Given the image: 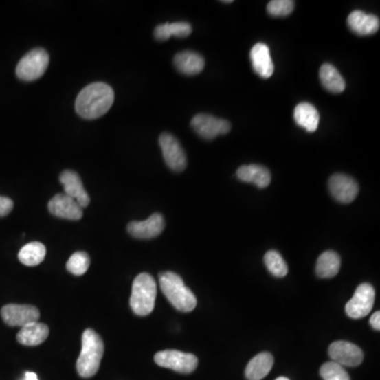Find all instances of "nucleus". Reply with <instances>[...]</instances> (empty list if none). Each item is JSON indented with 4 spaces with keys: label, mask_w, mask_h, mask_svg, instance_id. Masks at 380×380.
<instances>
[{
    "label": "nucleus",
    "mask_w": 380,
    "mask_h": 380,
    "mask_svg": "<svg viewBox=\"0 0 380 380\" xmlns=\"http://www.w3.org/2000/svg\"><path fill=\"white\" fill-rule=\"evenodd\" d=\"M114 102V91L105 82H93L85 87L76 102V110L82 119L94 120L109 111Z\"/></svg>",
    "instance_id": "obj_1"
},
{
    "label": "nucleus",
    "mask_w": 380,
    "mask_h": 380,
    "mask_svg": "<svg viewBox=\"0 0 380 380\" xmlns=\"http://www.w3.org/2000/svg\"><path fill=\"white\" fill-rule=\"evenodd\" d=\"M105 346L100 335L91 328L82 333V350L76 362V370L80 377L90 378L98 373L104 356Z\"/></svg>",
    "instance_id": "obj_2"
},
{
    "label": "nucleus",
    "mask_w": 380,
    "mask_h": 380,
    "mask_svg": "<svg viewBox=\"0 0 380 380\" xmlns=\"http://www.w3.org/2000/svg\"><path fill=\"white\" fill-rule=\"evenodd\" d=\"M159 287L173 308L183 313L192 312L197 306V298L178 273L165 271L159 273Z\"/></svg>",
    "instance_id": "obj_3"
},
{
    "label": "nucleus",
    "mask_w": 380,
    "mask_h": 380,
    "mask_svg": "<svg viewBox=\"0 0 380 380\" xmlns=\"http://www.w3.org/2000/svg\"><path fill=\"white\" fill-rule=\"evenodd\" d=\"M157 283L153 276L147 273H139L133 281L130 306L137 316H148L155 305Z\"/></svg>",
    "instance_id": "obj_4"
},
{
    "label": "nucleus",
    "mask_w": 380,
    "mask_h": 380,
    "mask_svg": "<svg viewBox=\"0 0 380 380\" xmlns=\"http://www.w3.org/2000/svg\"><path fill=\"white\" fill-rule=\"evenodd\" d=\"M49 62L50 56L45 49H34L19 60L16 67L17 78L23 82H34L45 74Z\"/></svg>",
    "instance_id": "obj_5"
},
{
    "label": "nucleus",
    "mask_w": 380,
    "mask_h": 380,
    "mask_svg": "<svg viewBox=\"0 0 380 380\" xmlns=\"http://www.w3.org/2000/svg\"><path fill=\"white\" fill-rule=\"evenodd\" d=\"M155 361L159 367L183 374L192 373L199 364L198 358L194 354L184 353L177 350L157 352L155 355Z\"/></svg>",
    "instance_id": "obj_6"
},
{
    "label": "nucleus",
    "mask_w": 380,
    "mask_h": 380,
    "mask_svg": "<svg viewBox=\"0 0 380 380\" xmlns=\"http://www.w3.org/2000/svg\"><path fill=\"white\" fill-rule=\"evenodd\" d=\"M374 301L375 289L369 283H362L356 289L352 299L346 303V315L352 319L364 318L373 309Z\"/></svg>",
    "instance_id": "obj_7"
},
{
    "label": "nucleus",
    "mask_w": 380,
    "mask_h": 380,
    "mask_svg": "<svg viewBox=\"0 0 380 380\" xmlns=\"http://www.w3.org/2000/svg\"><path fill=\"white\" fill-rule=\"evenodd\" d=\"M190 125L199 137L208 141L216 139L218 135H226L232 129L230 122L205 113L197 114Z\"/></svg>",
    "instance_id": "obj_8"
},
{
    "label": "nucleus",
    "mask_w": 380,
    "mask_h": 380,
    "mask_svg": "<svg viewBox=\"0 0 380 380\" xmlns=\"http://www.w3.org/2000/svg\"><path fill=\"white\" fill-rule=\"evenodd\" d=\"M159 142L167 166L175 172L184 170L187 166V157L177 137L170 133H165L161 135Z\"/></svg>",
    "instance_id": "obj_9"
},
{
    "label": "nucleus",
    "mask_w": 380,
    "mask_h": 380,
    "mask_svg": "<svg viewBox=\"0 0 380 380\" xmlns=\"http://www.w3.org/2000/svg\"><path fill=\"white\" fill-rule=\"evenodd\" d=\"M328 355L335 364L342 367H357L364 360V352L352 342H335L328 348Z\"/></svg>",
    "instance_id": "obj_10"
},
{
    "label": "nucleus",
    "mask_w": 380,
    "mask_h": 380,
    "mask_svg": "<svg viewBox=\"0 0 380 380\" xmlns=\"http://www.w3.org/2000/svg\"><path fill=\"white\" fill-rule=\"evenodd\" d=\"M38 309L29 304H8L1 309V317L10 326H23L38 322Z\"/></svg>",
    "instance_id": "obj_11"
},
{
    "label": "nucleus",
    "mask_w": 380,
    "mask_h": 380,
    "mask_svg": "<svg viewBox=\"0 0 380 380\" xmlns=\"http://www.w3.org/2000/svg\"><path fill=\"white\" fill-rule=\"evenodd\" d=\"M328 189L333 198L344 204L353 202L359 192L357 182L344 173H336L331 177Z\"/></svg>",
    "instance_id": "obj_12"
},
{
    "label": "nucleus",
    "mask_w": 380,
    "mask_h": 380,
    "mask_svg": "<svg viewBox=\"0 0 380 380\" xmlns=\"http://www.w3.org/2000/svg\"><path fill=\"white\" fill-rule=\"evenodd\" d=\"M165 228L164 216L153 214L145 221H133L128 224V232L137 239H153L162 234Z\"/></svg>",
    "instance_id": "obj_13"
},
{
    "label": "nucleus",
    "mask_w": 380,
    "mask_h": 380,
    "mask_svg": "<svg viewBox=\"0 0 380 380\" xmlns=\"http://www.w3.org/2000/svg\"><path fill=\"white\" fill-rule=\"evenodd\" d=\"M49 212L57 218L67 220H80L82 216V208L76 201L65 194H56L51 199L48 204Z\"/></svg>",
    "instance_id": "obj_14"
},
{
    "label": "nucleus",
    "mask_w": 380,
    "mask_h": 380,
    "mask_svg": "<svg viewBox=\"0 0 380 380\" xmlns=\"http://www.w3.org/2000/svg\"><path fill=\"white\" fill-rule=\"evenodd\" d=\"M60 183L65 189V194L76 201L82 208H87L90 204L89 194L82 185V179L78 173L72 170H66L60 175Z\"/></svg>",
    "instance_id": "obj_15"
},
{
    "label": "nucleus",
    "mask_w": 380,
    "mask_h": 380,
    "mask_svg": "<svg viewBox=\"0 0 380 380\" xmlns=\"http://www.w3.org/2000/svg\"><path fill=\"white\" fill-rule=\"evenodd\" d=\"M348 25L352 32L359 36H369L379 30L380 21L376 15L354 11L348 15Z\"/></svg>",
    "instance_id": "obj_16"
},
{
    "label": "nucleus",
    "mask_w": 380,
    "mask_h": 380,
    "mask_svg": "<svg viewBox=\"0 0 380 380\" xmlns=\"http://www.w3.org/2000/svg\"><path fill=\"white\" fill-rule=\"evenodd\" d=\"M252 66L256 74L262 78H269L273 76V63L269 47L265 43H258L251 51Z\"/></svg>",
    "instance_id": "obj_17"
},
{
    "label": "nucleus",
    "mask_w": 380,
    "mask_h": 380,
    "mask_svg": "<svg viewBox=\"0 0 380 380\" xmlns=\"http://www.w3.org/2000/svg\"><path fill=\"white\" fill-rule=\"evenodd\" d=\"M173 64L183 74L196 76L202 72L205 67V60L202 55L192 51H183L178 53L173 58Z\"/></svg>",
    "instance_id": "obj_18"
},
{
    "label": "nucleus",
    "mask_w": 380,
    "mask_h": 380,
    "mask_svg": "<svg viewBox=\"0 0 380 380\" xmlns=\"http://www.w3.org/2000/svg\"><path fill=\"white\" fill-rule=\"evenodd\" d=\"M237 177L240 181L255 184L259 188H267L271 183V175L267 167L261 165H243L237 170Z\"/></svg>",
    "instance_id": "obj_19"
},
{
    "label": "nucleus",
    "mask_w": 380,
    "mask_h": 380,
    "mask_svg": "<svg viewBox=\"0 0 380 380\" xmlns=\"http://www.w3.org/2000/svg\"><path fill=\"white\" fill-rule=\"evenodd\" d=\"M48 326L41 322H33L21 328L17 334V342L23 346H36L46 342L48 338Z\"/></svg>",
    "instance_id": "obj_20"
},
{
    "label": "nucleus",
    "mask_w": 380,
    "mask_h": 380,
    "mask_svg": "<svg viewBox=\"0 0 380 380\" xmlns=\"http://www.w3.org/2000/svg\"><path fill=\"white\" fill-rule=\"evenodd\" d=\"M273 366V357L271 353L263 352L258 354L248 362L245 370L248 380H261L267 377Z\"/></svg>",
    "instance_id": "obj_21"
},
{
    "label": "nucleus",
    "mask_w": 380,
    "mask_h": 380,
    "mask_svg": "<svg viewBox=\"0 0 380 380\" xmlns=\"http://www.w3.org/2000/svg\"><path fill=\"white\" fill-rule=\"evenodd\" d=\"M294 119L297 125L304 128L308 133H314L319 126L318 110L309 103H301L296 106Z\"/></svg>",
    "instance_id": "obj_22"
},
{
    "label": "nucleus",
    "mask_w": 380,
    "mask_h": 380,
    "mask_svg": "<svg viewBox=\"0 0 380 380\" xmlns=\"http://www.w3.org/2000/svg\"><path fill=\"white\" fill-rule=\"evenodd\" d=\"M319 78L322 86L332 93H342L346 89V82L344 78L333 65H322L319 72Z\"/></svg>",
    "instance_id": "obj_23"
},
{
    "label": "nucleus",
    "mask_w": 380,
    "mask_h": 380,
    "mask_svg": "<svg viewBox=\"0 0 380 380\" xmlns=\"http://www.w3.org/2000/svg\"><path fill=\"white\" fill-rule=\"evenodd\" d=\"M342 260L335 252L328 251L321 254L316 265V273L319 278H333L339 273Z\"/></svg>",
    "instance_id": "obj_24"
},
{
    "label": "nucleus",
    "mask_w": 380,
    "mask_h": 380,
    "mask_svg": "<svg viewBox=\"0 0 380 380\" xmlns=\"http://www.w3.org/2000/svg\"><path fill=\"white\" fill-rule=\"evenodd\" d=\"M192 27L186 21L180 23H164L157 25L155 29V37L157 41H168L171 36H177L179 38H185L192 34Z\"/></svg>",
    "instance_id": "obj_25"
},
{
    "label": "nucleus",
    "mask_w": 380,
    "mask_h": 380,
    "mask_svg": "<svg viewBox=\"0 0 380 380\" xmlns=\"http://www.w3.org/2000/svg\"><path fill=\"white\" fill-rule=\"evenodd\" d=\"M46 246L41 242H30L25 244L19 253V261L25 267H36L46 257Z\"/></svg>",
    "instance_id": "obj_26"
},
{
    "label": "nucleus",
    "mask_w": 380,
    "mask_h": 380,
    "mask_svg": "<svg viewBox=\"0 0 380 380\" xmlns=\"http://www.w3.org/2000/svg\"><path fill=\"white\" fill-rule=\"evenodd\" d=\"M265 263L271 275L283 278L289 273L287 262L277 251H269L265 254Z\"/></svg>",
    "instance_id": "obj_27"
},
{
    "label": "nucleus",
    "mask_w": 380,
    "mask_h": 380,
    "mask_svg": "<svg viewBox=\"0 0 380 380\" xmlns=\"http://www.w3.org/2000/svg\"><path fill=\"white\" fill-rule=\"evenodd\" d=\"M67 269L76 276H82L87 273L90 267V257L85 252L73 254L67 262Z\"/></svg>",
    "instance_id": "obj_28"
},
{
    "label": "nucleus",
    "mask_w": 380,
    "mask_h": 380,
    "mask_svg": "<svg viewBox=\"0 0 380 380\" xmlns=\"http://www.w3.org/2000/svg\"><path fill=\"white\" fill-rule=\"evenodd\" d=\"M320 376L324 380H350L344 367L333 361L326 362L320 368Z\"/></svg>",
    "instance_id": "obj_29"
},
{
    "label": "nucleus",
    "mask_w": 380,
    "mask_h": 380,
    "mask_svg": "<svg viewBox=\"0 0 380 380\" xmlns=\"http://www.w3.org/2000/svg\"><path fill=\"white\" fill-rule=\"evenodd\" d=\"M295 7L291 0H273L267 5V13L273 17L289 16Z\"/></svg>",
    "instance_id": "obj_30"
},
{
    "label": "nucleus",
    "mask_w": 380,
    "mask_h": 380,
    "mask_svg": "<svg viewBox=\"0 0 380 380\" xmlns=\"http://www.w3.org/2000/svg\"><path fill=\"white\" fill-rule=\"evenodd\" d=\"M13 201L7 197L0 196V218L8 216L13 210Z\"/></svg>",
    "instance_id": "obj_31"
},
{
    "label": "nucleus",
    "mask_w": 380,
    "mask_h": 380,
    "mask_svg": "<svg viewBox=\"0 0 380 380\" xmlns=\"http://www.w3.org/2000/svg\"><path fill=\"white\" fill-rule=\"evenodd\" d=\"M370 324H371L372 328L374 330L379 331L380 330V313L376 312L372 315L371 318H370Z\"/></svg>",
    "instance_id": "obj_32"
},
{
    "label": "nucleus",
    "mask_w": 380,
    "mask_h": 380,
    "mask_svg": "<svg viewBox=\"0 0 380 380\" xmlns=\"http://www.w3.org/2000/svg\"><path fill=\"white\" fill-rule=\"evenodd\" d=\"M23 380H38V377H37L36 374L33 373V372H27Z\"/></svg>",
    "instance_id": "obj_33"
},
{
    "label": "nucleus",
    "mask_w": 380,
    "mask_h": 380,
    "mask_svg": "<svg viewBox=\"0 0 380 380\" xmlns=\"http://www.w3.org/2000/svg\"><path fill=\"white\" fill-rule=\"evenodd\" d=\"M276 380H289V378L283 377V376H281V377H278Z\"/></svg>",
    "instance_id": "obj_34"
},
{
    "label": "nucleus",
    "mask_w": 380,
    "mask_h": 380,
    "mask_svg": "<svg viewBox=\"0 0 380 380\" xmlns=\"http://www.w3.org/2000/svg\"><path fill=\"white\" fill-rule=\"evenodd\" d=\"M222 3H232V0H227V1H226V0H225V1H222Z\"/></svg>",
    "instance_id": "obj_35"
}]
</instances>
